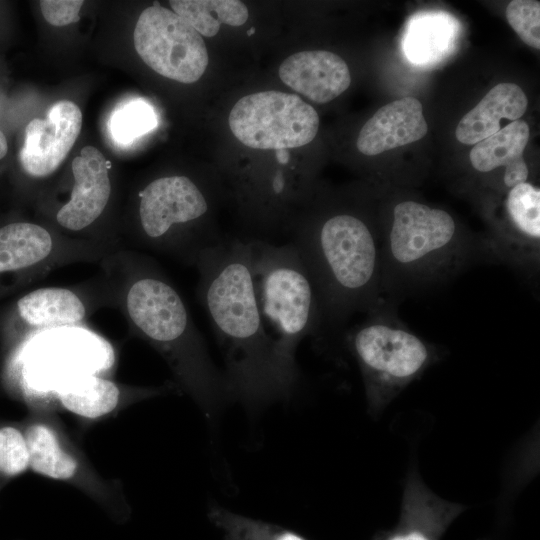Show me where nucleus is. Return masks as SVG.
<instances>
[{
    "label": "nucleus",
    "instance_id": "obj_6",
    "mask_svg": "<svg viewBox=\"0 0 540 540\" xmlns=\"http://www.w3.org/2000/svg\"><path fill=\"white\" fill-rule=\"evenodd\" d=\"M257 305L278 354L296 365L307 336L320 334V310L313 284L294 246L247 240Z\"/></svg>",
    "mask_w": 540,
    "mask_h": 540
},
{
    "label": "nucleus",
    "instance_id": "obj_28",
    "mask_svg": "<svg viewBox=\"0 0 540 540\" xmlns=\"http://www.w3.org/2000/svg\"><path fill=\"white\" fill-rule=\"evenodd\" d=\"M275 153H276V160L280 164H288L290 160V154L288 152V149L275 150Z\"/></svg>",
    "mask_w": 540,
    "mask_h": 540
},
{
    "label": "nucleus",
    "instance_id": "obj_17",
    "mask_svg": "<svg viewBox=\"0 0 540 540\" xmlns=\"http://www.w3.org/2000/svg\"><path fill=\"white\" fill-rule=\"evenodd\" d=\"M427 130L420 101L404 97L382 106L364 124L357 148L365 155H378L420 140Z\"/></svg>",
    "mask_w": 540,
    "mask_h": 540
},
{
    "label": "nucleus",
    "instance_id": "obj_30",
    "mask_svg": "<svg viewBox=\"0 0 540 540\" xmlns=\"http://www.w3.org/2000/svg\"><path fill=\"white\" fill-rule=\"evenodd\" d=\"M254 33H255L254 27H251V28L247 31V35H248V36H251V35L254 34Z\"/></svg>",
    "mask_w": 540,
    "mask_h": 540
},
{
    "label": "nucleus",
    "instance_id": "obj_12",
    "mask_svg": "<svg viewBox=\"0 0 540 540\" xmlns=\"http://www.w3.org/2000/svg\"><path fill=\"white\" fill-rule=\"evenodd\" d=\"M107 247L85 242H62L42 225L12 222L0 227V276L45 274L70 261L101 258Z\"/></svg>",
    "mask_w": 540,
    "mask_h": 540
},
{
    "label": "nucleus",
    "instance_id": "obj_16",
    "mask_svg": "<svg viewBox=\"0 0 540 540\" xmlns=\"http://www.w3.org/2000/svg\"><path fill=\"white\" fill-rule=\"evenodd\" d=\"M283 83L315 103H327L351 83L346 62L330 51H303L285 59L278 71Z\"/></svg>",
    "mask_w": 540,
    "mask_h": 540
},
{
    "label": "nucleus",
    "instance_id": "obj_7",
    "mask_svg": "<svg viewBox=\"0 0 540 540\" xmlns=\"http://www.w3.org/2000/svg\"><path fill=\"white\" fill-rule=\"evenodd\" d=\"M138 198L135 246L194 265L202 251L221 242L200 230L210 206L205 193L189 177H159L140 190Z\"/></svg>",
    "mask_w": 540,
    "mask_h": 540
},
{
    "label": "nucleus",
    "instance_id": "obj_9",
    "mask_svg": "<svg viewBox=\"0 0 540 540\" xmlns=\"http://www.w3.org/2000/svg\"><path fill=\"white\" fill-rule=\"evenodd\" d=\"M229 126L250 148L279 150L310 143L318 132L319 116L295 94L264 91L239 99L230 111Z\"/></svg>",
    "mask_w": 540,
    "mask_h": 540
},
{
    "label": "nucleus",
    "instance_id": "obj_26",
    "mask_svg": "<svg viewBox=\"0 0 540 540\" xmlns=\"http://www.w3.org/2000/svg\"><path fill=\"white\" fill-rule=\"evenodd\" d=\"M506 18L523 42L540 48V3L532 0H514L506 8Z\"/></svg>",
    "mask_w": 540,
    "mask_h": 540
},
{
    "label": "nucleus",
    "instance_id": "obj_11",
    "mask_svg": "<svg viewBox=\"0 0 540 540\" xmlns=\"http://www.w3.org/2000/svg\"><path fill=\"white\" fill-rule=\"evenodd\" d=\"M485 237L494 262H500L527 279L536 281L540 271V189L523 182L508 189Z\"/></svg>",
    "mask_w": 540,
    "mask_h": 540
},
{
    "label": "nucleus",
    "instance_id": "obj_13",
    "mask_svg": "<svg viewBox=\"0 0 540 540\" xmlns=\"http://www.w3.org/2000/svg\"><path fill=\"white\" fill-rule=\"evenodd\" d=\"M81 127V110L69 100L54 103L45 119L31 120L19 152L25 173L44 178L55 172L73 147Z\"/></svg>",
    "mask_w": 540,
    "mask_h": 540
},
{
    "label": "nucleus",
    "instance_id": "obj_8",
    "mask_svg": "<svg viewBox=\"0 0 540 540\" xmlns=\"http://www.w3.org/2000/svg\"><path fill=\"white\" fill-rule=\"evenodd\" d=\"M23 433L34 473L74 486L117 521L129 518L130 508L121 486L98 473L56 417L45 411L35 413Z\"/></svg>",
    "mask_w": 540,
    "mask_h": 540
},
{
    "label": "nucleus",
    "instance_id": "obj_10",
    "mask_svg": "<svg viewBox=\"0 0 540 540\" xmlns=\"http://www.w3.org/2000/svg\"><path fill=\"white\" fill-rule=\"evenodd\" d=\"M133 40L141 59L166 78L193 83L208 66V52L201 35L182 17L159 3L140 14Z\"/></svg>",
    "mask_w": 540,
    "mask_h": 540
},
{
    "label": "nucleus",
    "instance_id": "obj_27",
    "mask_svg": "<svg viewBox=\"0 0 540 540\" xmlns=\"http://www.w3.org/2000/svg\"><path fill=\"white\" fill-rule=\"evenodd\" d=\"M46 21L54 26H65L79 20L82 0H42L39 2Z\"/></svg>",
    "mask_w": 540,
    "mask_h": 540
},
{
    "label": "nucleus",
    "instance_id": "obj_23",
    "mask_svg": "<svg viewBox=\"0 0 540 540\" xmlns=\"http://www.w3.org/2000/svg\"><path fill=\"white\" fill-rule=\"evenodd\" d=\"M209 519L222 532L224 540H307L284 527L252 519L220 506H213Z\"/></svg>",
    "mask_w": 540,
    "mask_h": 540
},
{
    "label": "nucleus",
    "instance_id": "obj_21",
    "mask_svg": "<svg viewBox=\"0 0 540 540\" xmlns=\"http://www.w3.org/2000/svg\"><path fill=\"white\" fill-rule=\"evenodd\" d=\"M16 312L27 329L39 331L79 324L87 317L88 307L72 289L42 287L20 297Z\"/></svg>",
    "mask_w": 540,
    "mask_h": 540
},
{
    "label": "nucleus",
    "instance_id": "obj_22",
    "mask_svg": "<svg viewBox=\"0 0 540 540\" xmlns=\"http://www.w3.org/2000/svg\"><path fill=\"white\" fill-rule=\"evenodd\" d=\"M173 12L200 35L215 36L221 24L241 26L248 19L246 5L238 0H172Z\"/></svg>",
    "mask_w": 540,
    "mask_h": 540
},
{
    "label": "nucleus",
    "instance_id": "obj_15",
    "mask_svg": "<svg viewBox=\"0 0 540 540\" xmlns=\"http://www.w3.org/2000/svg\"><path fill=\"white\" fill-rule=\"evenodd\" d=\"M167 389L123 385L99 375L84 374L63 382L55 391V399L67 412L86 421H97Z\"/></svg>",
    "mask_w": 540,
    "mask_h": 540
},
{
    "label": "nucleus",
    "instance_id": "obj_20",
    "mask_svg": "<svg viewBox=\"0 0 540 540\" xmlns=\"http://www.w3.org/2000/svg\"><path fill=\"white\" fill-rule=\"evenodd\" d=\"M527 106V97L518 85L499 83L462 117L456 127V138L466 145L476 144L498 132L501 119H520Z\"/></svg>",
    "mask_w": 540,
    "mask_h": 540
},
{
    "label": "nucleus",
    "instance_id": "obj_4",
    "mask_svg": "<svg viewBox=\"0 0 540 540\" xmlns=\"http://www.w3.org/2000/svg\"><path fill=\"white\" fill-rule=\"evenodd\" d=\"M380 235L382 297L398 304L476 264L494 262L485 237L466 233L448 211L413 199L393 204Z\"/></svg>",
    "mask_w": 540,
    "mask_h": 540
},
{
    "label": "nucleus",
    "instance_id": "obj_2",
    "mask_svg": "<svg viewBox=\"0 0 540 540\" xmlns=\"http://www.w3.org/2000/svg\"><path fill=\"white\" fill-rule=\"evenodd\" d=\"M120 288L122 309L133 333L166 361L181 388L206 413L229 397L227 384L175 286L151 259L126 258Z\"/></svg>",
    "mask_w": 540,
    "mask_h": 540
},
{
    "label": "nucleus",
    "instance_id": "obj_5",
    "mask_svg": "<svg viewBox=\"0 0 540 540\" xmlns=\"http://www.w3.org/2000/svg\"><path fill=\"white\" fill-rule=\"evenodd\" d=\"M398 303L383 300L347 331L345 341L359 366L371 414L381 412L439 360L435 345L398 316Z\"/></svg>",
    "mask_w": 540,
    "mask_h": 540
},
{
    "label": "nucleus",
    "instance_id": "obj_19",
    "mask_svg": "<svg viewBox=\"0 0 540 540\" xmlns=\"http://www.w3.org/2000/svg\"><path fill=\"white\" fill-rule=\"evenodd\" d=\"M528 140V124L520 119L513 121L474 145L470 151L471 165L482 173L504 167L503 184L508 189L526 182L529 169L523 152Z\"/></svg>",
    "mask_w": 540,
    "mask_h": 540
},
{
    "label": "nucleus",
    "instance_id": "obj_18",
    "mask_svg": "<svg viewBox=\"0 0 540 540\" xmlns=\"http://www.w3.org/2000/svg\"><path fill=\"white\" fill-rule=\"evenodd\" d=\"M460 25L456 18L443 11H425L407 21L401 48L417 66H432L448 57L456 48Z\"/></svg>",
    "mask_w": 540,
    "mask_h": 540
},
{
    "label": "nucleus",
    "instance_id": "obj_24",
    "mask_svg": "<svg viewBox=\"0 0 540 540\" xmlns=\"http://www.w3.org/2000/svg\"><path fill=\"white\" fill-rule=\"evenodd\" d=\"M156 126L154 109L142 99L123 103L114 110L109 120L111 136L120 145L131 144Z\"/></svg>",
    "mask_w": 540,
    "mask_h": 540
},
{
    "label": "nucleus",
    "instance_id": "obj_14",
    "mask_svg": "<svg viewBox=\"0 0 540 540\" xmlns=\"http://www.w3.org/2000/svg\"><path fill=\"white\" fill-rule=\"evenodd\" d=\"M110 162L93 146L82 148L72 161L74 184L68 201L56 212L60 228L79 233L89 229L105 211L110 195Z\"/></svg>",
    "mask_w": 540,
    "mask_h": 540
},
{
    "label": "nucleus",
    "instance_id": "obj_1",
    "mask_svg": "<svg viewBox=\"0 0 540 540\" xmlns=\"http://www.w3.org/2000/svg\"><path fill=\"white\" fill-rule=\"evenodd\" d=\"M194 266L197 295L223 354L229 397L253 408L289 398L297 365L281 358L265 329L248 241L222 240L202 251Z\"/></svg>",
    "mask_w": 540,
    "mask_h": 540
},
{
    "label": "nucleus",
    "instance_id": "obj_29",
    "mask_svg": "<svg viewBox=\"0 0 540 540\" xmlns=\"http://www.w3.org/2000/svg\"><path fill=\"white\" fill-rule=\"evenodd\" d=\"M8 151V143L5 135L0 130V159L4 158Z\"/></svg>",
    "mask_w": 540,
    "mask_h": 540
},
{
    "label": "nucleus",
    "instance_id": "obj_25",
    "mask_svg": "<svg viewBox=\"0 0 540 540\" xmlns=\"http://www.w3.org/2000/svg\"><path fill=\"white\" fill-rule=\"evenodd\" d=\"M29 453L23 429L6 425L0 427V482L25 473Z\"/></svg>",
    "mask_w": 540,
    "mask_h": 540
},
{
    "label": "nucleus",
    "instance_id": "obj_3",
    "mask_svg": "<svg viewBox=\"0 0 540 540\" xmlns=\"http://www.w3.org/2000/svg\"><path fill=\"white\" fill-rule=\"evenodd\" d=\"M290 244L315 289L320 333L341 330L383 301L381 235L361 216L340 211L301 225Z\"/></svg>",
    "mask_w": 540,
    "mask_h": 540
}]
</instances>
